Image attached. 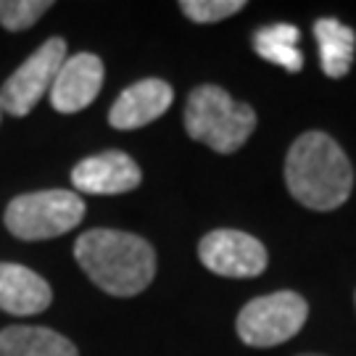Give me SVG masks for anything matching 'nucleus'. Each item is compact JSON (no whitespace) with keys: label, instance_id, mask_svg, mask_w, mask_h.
Wrapping results in <instances>:
<instances>
[{"label":"nucleus","instance_id":"obj_1","mask_svg":"<svg viewBox=\"0 0 356 356\" xmlns=\"http://www.w3.org/2000/svg\"><path fill=\"white\" fill-rule=\"evenodd\" d=\"M285 185L306 209L332 211L348 201L354 169L343 148L330 135L304 132L285 159Z\"/></svg>","mask_w":356,"mask_h":356},{"label":"nucleus","instance_id":"obj_2","mask_svg":"<svg viewBox=\"0 0 356 356\" xmlns=\"http://www.w3.org/2000/svg\"><path fill=\"white\" fill-rule=\"evenodd\" d=\"M74 256L90 280L119 298L143 293L156 275L151 243L122 229H88L74 243Z\"/></svg>","mask_w":356,"mask_h":356},{"label":"nucleus","instance_id":"obj_3","mask_svg":"<svg viewBox=\"0 0 356 356\" xmlns=\"http://www.w3.org/2000/svg\"><path fill=\"white\" fill-rule=\"evenodd\" d=\"M185 129L193 140L204 143L216 153H235L256 129V111L232 101L227 90L201 85L188 95Z\"/></svg>","mask_w":356,"mask_h":356},{"label":"nucleus","instance_id":"obj_4","mask_svg":"<svg viewBox=\"0 0 356 356\" xmlns=\"http://www.w3.org/2000/svg\"><path fill=\"white\" fill-rule=\"evenodd\" d=\"M85 216L76 193L38 191L13 198L6 209V227L19 241H48L74 229Z\"/></svg>","mask_w":356,"mask_h":356},{"label":"nucleus","instance_id":"obj_5","mask_svg":"<svg viewBox=\"0 0 356 356\" xmlns=\"http://www.w3.org/2000/svg\"><path fill=\"white\" fill-rule=\"evenodd\" d=\"M309 317V304L298 293L277 291L254 298L238 314V335L245 346L272 348L298 335Z\"/></svg>","mask_w":356,"mask_h":356},{"label":"nucleus","instance_id":"obj_6","mask_svg":"<svg viewBox=\"0 0 356 356\" xmlns=\"http://www.w3.org/2000/svg\"><path fill=\"white\" fill-rule=\"evenodd\" d=\"M66 61V42L51 38L19 66L0 90V108L11 116H26L45 92H51L53 79Z\"/></svg>","mask_w":356,"mask_h":356},{"label":"nucleus","instance_id":"obj_7","mask_svg":"<svg viewBox=\"0 0 356 356\" xmlns=\"http://www.w3.org/2000/svg\"><path fill=\"white\" fill-rule=\"evenodd\" d=\"M198 256L209 272L232 280L261 275L269 261L267 248L241 229H214L204 235L198 243Z\"/></svg>","mask_w":356,"mask_h":356},{"label":"nucleus","instance_id":"obj_8","mask_svg":"<svg viewBox=\"0 0 356 356\" xmlns=\"http://www.w3.org/2000/svg\"><path fill=\"white\" fill-rule=\"evenodd\" d=\"M103 88V61L92 53L66 56L53 79L51 103L61 114H76L98 98Z\"/></svg>","mask_w":356,"mask_h":356},{"label":"nucleus","instance_id":"obj_9","mask_svg":"<svg viewBox=\"0 0 356 356\" xmlns=\"http://www.w3.org/2000/svg\"><path fill=\"white\" fill-rule=\"evenodd\" d=\"M140 166L122 151H106L82 159L72 169V182L79 193L88 195H119L140 185Z\"/></svg>","mask_w":356,"mask_h":356},{"label":"nucleus","instance_id":"obj_10","mask_svg":"<svg viewBox=\"0 0 356 356\" xmlns=\"http://www.w3.org/2000/svg\"><path fill=\"white\" fill-rule=\"evenodd\" d=\"M175 101V90L164 79H140L129 85L114 101L108 111V122L116 129H138L156 122Z\"/></svg>","mask_w":356,"mask_h":356},{"label":"nucleus","instance_id":"obj_11","mask_svg":"<svg viewBox=\"0 0 356 356\" xmlns=\"http://www.w3.org/2000/svg\"><path fill=\"white\" fill-rule=\"evenodd\" d=\"M53 301L51 285L22 264H0V309L13 317H32Z\"/></svg>","mask_w":356,"mask_h":356},{"label":"nucleus","instance_id":"obj_12","mask_svg":"<svg viewBox=\"0 0 356 356\" xmlns=\"http://www.w3.org/2000/svg\"><path fill=\"white\" fill-rule=\"evenodd\" d=\"M0 356H79L76 346L51 327L16 325L0 330Z\"/></svg>","mask_w":356,"mask_h":356},{"label":"nucleus","instance_id":"obj_13","mask_svg":"<svg viewBox=\"0 0 356 356\" xmlns=\"http://www.w3.org/2000/svg\"><path fill=\"white\" fill-rule=\"evenodd\" d=\"M314 40L319 45V61H322L325 74L332 79H341L348 74L356 53L354 29L338 19H332V16H325L314 24Z\"/></svg>","mask_w":356,"mask_h":356},{"label":"nucleus","instance_id":"obj_14","mask_svg":"<svg viewBox=\"0 0 356 356\" xmlns=\"http://www.w3.org/2000/svg\"><path fill=\"white\" fill-rule=\"evenodd\" d=\"M298 38H301V32L293 24L261 26L254 35V48L264 61L293 74V72L304 69V53L298 51Z\"/></svg>","mask_w":356,"mask_h":356},{"label":"nucleus","instance_id":"obj_15","mask_svg":"<svg viewBox=\"0 0 356 356\" xmlns=\"http://www.w3.org/2000/svg\"><path fill=\"white\" fill-rule=\"evenodd\" d=\"M51 8V0H0V24L8 32H22L40 22V16Z\"/></svg>","mask_w":356,"mask_h":356},{"label":"nucleus","instance_id":"obj_16","mask_svg":"<svg viewBox=\"0 0 356 356\" xmlns=\"http://www.w3.org/2000/svg\"><path fill=\"white\" fill-rule=\"evenodd\" d=\"M243 8H245L243 0H182L179 3V11L198 24H214V22L235 16Z\"/></svg>","mask_w":356,"mask_h":356},{"label":"nucleus","instance_id":"obj_17","mask_svg":"<svg viewBox=\"0 0 356 356\" xmlns=\"http://www.w3.org/2000/svg\"><path fill=\"white\" fill-rule=\"evenodd\" d=\"M301 356H319V354H301Z\"/></svg>","mask_w":356,"mask_h":356},{"label":"nucleus","instance_id":"obj_18","mask_svg":"<svg viewBox=\"0 0 356 356\" xmlns=\"http://www.w3.org/2000/svg\"><path fill=\"white\" fill-rule=\"evenodd\" d=\"M0 114H3V108H0Z\"/></svg>","mask_w":356,"mask_h":356}]
</instances>
